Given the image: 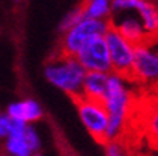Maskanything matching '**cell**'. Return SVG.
I'll return each mask as SVG.
<instances>
[{
    "label": "cell",
    "instance_id": "cell-1",
    "mask_svg": "<svg viewBox=\"0 0 158 156\" xmlns=\"http://www.w3.org/2000/svg\"><path fill=\"white\" fill-rule=\"evenodd\" d=\"M133 91L128 86V78L117 73H109L107 90L102 100L109 117L107 141H114L122 137L126 130L130 113L133 110Z\"/></svg>",
    "mask_w": 158,
    "mask_h": 156
},
{
    "label": "cell",
    "instance_id": "cell-2",
    "mask_svg": "<svg viewBox=\"0 0 158 156\" xmlns=\"http://www.w3.org/2000/svg\"><path fill=\"white\" fill-rule=\"evenodd\" d=\"M44 75L51 85L71 96L73 100L82 96V85L86 70L73 56H65L62 54L55 55L47 62Z\"/></svg>",
    "mask_w": 158,
    "mask_h": 156
},
{
    "label": "cell",
    "instance_id": "cell-3",
    "mask_svg": "<svg viewBox=\"0 0 158 156\" xmlns=\"http://www.w3.org/2000/svg\"><path fill=\"white\" fill-rule=\"evenodd\" d=\"M109 28H110V21L83 18L72 28L62 33L59 39L58 54L75 58L88 41H90L95 37H103Z\"/></svg>",
    "mask_w": 158,
    "mask_h": 156
},
{
    "label": "cell",
    "instance_id": "cell-4",
    "mask_svg": "<svg viewBox=\"0 0 158 156\" xmlns=\"http://www.w3.org/2000/svg\"><path fill=\"white\" fill-rule=\"evenodd\" d=\"M78 115L90 137L99 143L107 142L109 117L102 101L89 100L85 97L75 98Z\"/></svg>",
    "mask_w": 158,
    "mask_h": 156
},
{
    "label": "cell",
    "instance_id": "cell-5",
    "mask_svg": "<svg viewBox=\"0 0 158 156\" xmlns=\"http://www.w3.org/2000/svg\"><path fill=\"white\" fill-rule=\"evenodd\" d=\"M105 41L112 62V72L130 79L134 65L135 45L128 42L113 27H110L105 34Z\"/></svg>",
    "mask_w": 158,
    "mask_h": 156
},
{
    "label": "cell",
    "instance_id": "cell-6",
    "mask_svg": "<svg viewBox=\"0 0 158 156\" xmlns=\"http://www.w3.org/2000/svg\"><path fill=\"white\" fill-rule=\"evenodd\" d=\"M130 78L144 85L158 82V45L151 42V39L135 46L134 65Z\"/></svg>",
    "mask_w": 158,
    "mask_h": 156
},
{
    "label": "cell",
    "instance_id": "cell-7",
    "mask_svg": "<svg viewBox=\"0 0 158 156\" xmlns=\"http://www.w3.org/2000/svg\"><path fill=\"white\" fill-rule=\"evenodd\" d=\"M75 58L86 72L112 73V62L109 56L105 35L95 37L90 41H88Z\"/></svg>",
    "mask_w": 158,
    "mask_h": 156
},
{
    "label": "cell",
    "instance_id": "cell-8",
    "mask_svg": "<svg viewBox=\"0 0 158 156\" xmlns=\"http://www.w3.org/2000/svg\"><path fill=\"white\" fill-rule=\"evenodd\" d=\"M110 27L118 31L120 35H123L128 42L133 45H140L148 39L145 34L143 24L135 13L120 14V16H113L110 18Z\"/></svg>",
    "mask_w": 158,
    "mask_h": 156
},
{
    "label": "cell",
    "instance_id": "cell-9",
    "mask_svg": "<svg viewBox=\"0 0 158 156\" xmlns=\"http://www.w3.org/2000/svg\"><path fill=\"white\" fill-rule=\"evenodd\" d=\"M6 114L10 118L23 121V122L31 125L33 122H37L43 118L44 111L40 103L34 98H24V100L9 104Z\"/></svg>",
    "mask_w": 158,
    "mask_h": 156
},
{
    "label": "cell",
    "instance_id": "cell-10",
    "mask_svg": "<svg viewBox=\"0 0 158 156\" xmlns=\"http://www.w3.org/2000/svg\"><path fill=\"white\" fill-rule=\"evenodd\" d=\"M107 82L109 73L86 72L82 85V97L95 101H102L107 90Z\"/></svg>",
    "mask_w": 158,
    "mask_h": 156
},
{
    "label": "cell",
    "instance_id": "cell-11",
    "mask_svg": "<svg viewBox=\"0 0 158 156\" xmlns=\"http://www.w3.org/2000/svg\"><path fill=\"white\" fill-rule=\"evenodd\" d=\"M135 14L141 21L143 28H144L148 39L158 37V3L141 0Z\"/></svg>",
    "mask_w": 158,
    "mask_h": 156
},
{
    "label": "cell",
    "instance_id": "cell-12",
    "mask_svg": "<svg viewBox=\"0 0 158 156\" xmlns=\"http://www.w3.org/2000/svg\"><path fill=\"white\" fill-rule=\"evenodd\" d=\"M86 18L110 21L112 18V0H83L81 4Z\"/></svg>",
    "mask_w": 158,
    "mask_h": 156
},
{
    "label": "cell",
    "instance_id": "cell-13",
    "mask_svg": "<svg viewBox=\"0 0 158 156\" xmlns=\"http://www.w3.org/2000/svg\"><path fill=\"white\" fill-rule=\"evenodd\" d=\"M4 153L10 156H33L35 155L28 145L26 137H9L4 139Z\"/></svg>",
    "mask_w": 158,
    "mask_h": 156
},
{
    "label": "cell",
    "instance_id": "cell-14",
    "mask_svg": "<svg viewBox=\"0 0 158 156\" xmlns=\"http://www.w3.org/2000/svg\"><path fill=\"white\" fill-rule=\"evenodd\" d=\"M144 128L148 143L158 150V101L148 110L144 121Z\"/></svg>",
    "mask_w": 158,
    "mask_h": 156
},
{
    "label": "cell",
    "instance_id": "cell-15",
    "mask_svg": "<svg viewBox=\"0 0 158 156\" xmlns=\"http://www.w3.org/2000/svg\"><path fill=\"white\" fill-rule=\"evenodd\" d=\"M141 0H112V17L135 13Z\"/></svg>",
    "mask_w": 158,
    "mask_h": 156
},
{
    "label": "cell",
    "instance_id": "cell-16",
    "mask_svg": "<svg viewBox=\"0 0 158 156\" xmlns=\"http://www.w3.org/2000/svg\"><path fill=\"white\" fill-rule=\"evenodd\" d=\"M83 18H86V17H85V14H83V10L81 6L73 9V10H71V11L66 13L65 17L61 20V24H59L61 33H65L66 30L72 28L73 26H76V24H78L79 21H82Z\"/></svg>",
    "mask_w": 158,
    "mask_h": 156
},
{
    "label": "cell",
    "instance_id": "cell-17",
    "mask_svg": "<svg viewBox=\"0 0 158 156\" xmlns=\"http://www.w3.org/2000/svg\"><path fill=\"white\" fill-rule=\"evenodd\" d=\"M27 142L31 146V149L34 150V153L38 152V149L41 148V138H40V134L37 132V130L33 127V125H28L26 134H24Z\"/></svg>",
    "mask_w": 158,
    "mask_h": 156
},
{
    "label": "cell",
    "instance_id": "cell-18",
    "mask_svg": "<svg viewBox=\"0 0 158 156\" xmlns=\"http://www.w3.org/2000/svg\"><path fill=\"white\" fill-rule=\"evenodd\" d=\"M105 145V153L106 156H127L123 145L118 142V139L107 141L103 143Z\"/></svg>",
    "mask_w": 158,
    "mask_h": 156
},
{
    "label": "cell",
    "instance_id": "cell-19",
    "mask_svg": "<svg viewBox=\"0 0 158 156\" xmlns=\"http://www.w3.org/2000/svg\"><path fill=\"white\" fill-rule=\"evenodd\" d=\"M11 130V118L7 114L0 115V139H7Z\"/></svg>",
    "mask_w": 158,
    "mask_h": 156
},
{
    "label": "cell",
    "instance_id": "cell-20",
    "mask_svg": "<svg viewBox=\"0 0 158 156\" xmlns=\"http://www.w3.org/2000/svg\"><path fill=\"white\" fill-rule=\"evenodd\" d=\"M14 3H20V2H21V0H13Z\"/></svg>",
    "mask_w": 158,
    "mask_h": 156
},
{
    "label": "cell",
    "instance_id": "cell-21",
    "mask_svg": "<svg viewBox=\"0 0 158 156\" xmlns=\"http://www.w3.org/2000/svg\"><path fill=\"white\" fill-rule=\"evenodd\" d=\"M148 2H155V3H158V0H148Z\"/></svg>",
    "mask_w": 158,
    "mask_h": 156
},
{
    "label": "cell",
    "instance_id": "cell-22",
    "mask_svg": "<svg viewBox=\"0 0 158 156\" xmlns=\"http://www.w3.org/2000/svg\"><path fill=\"white\" fill-rule=\"evenodd\" d=\"M2 156H10V155H6V153H4V155H2Z\"/></svg>",
    "mask_w": 158,
    "mask_h": 156
},
{
    "label": "cell",
    "instance_id": "cell-23",
    "mask_svg": "<svg viewBox=\"0 0 158 156\" xmlns=\"http://www.w3.org/2000/svg\"><path fill=\"white\" fill-rule=\"evenodd\" d=\"M0 115H2V113H0Z\"/></svg>",
    "mask_w": 158,
    "mask_h": 156
}]
</instances>
